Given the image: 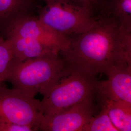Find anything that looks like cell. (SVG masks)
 Segmentation results:
<instances>
[{"label": "cell", "instance_id": "2", "mask_svg": "<svg viewBox=\"0 0 131 131\" xmlns=\"http://www.w3.org/2000/svg\"><path fill=\"white\" fill-rule=\"evenodd\" d=\"M98 80L66 64L42 93L40 101L43 115L60 112L97 95Z\"/></svg>", "mask_w": 131, "mask_h": 131}, {"label": "cell", "instance_id": "11", "mask_svg": "<svg viewBox=\"0 0 131 131\" xmlns=\"http://www.w3.org/2000/svg\"><path fill=\"white\" fill-rule=\"evenodd\" d=\"M114 126L118 131H131V103L99 97Z\"/></svg>", "mask_w": 131, "mask_h": 131}, {"label": "cell", "instance_id": "9", "mask_svg": "<svg viewBox=\"0 0 131 131\" xmlns=\"http://www.w3.org/2000/svg\"><path fill=\"white\" fill-rule=\"evenodd\" d=\"M6 38H8L11 42L14 55L13 60L16 62L60 55L61 50L59 49L45 45L31 38L12 36Z\"/></svg>", "mask_w": 131, "mask_h": 131}, {"label": "cell", "instance_id": "6", "mask_svg": "<svg viewBox=\"0 0 131 131\" xmlns=\"http://www.w3.org/2000/svg\"><path fill=\"white\" fill-rule=\"evenodd\" d=\"M95 97L88 99L54 114L43 115L39 131H83L94 115Z\"/></svg>", "mask_w": 131, "mask_h": 131}, {"label": "cell", "instance_id": "13", "mask_svg": "<svg viewBox=\"0 0 131 131\" xmlns=\"http://www.w3.org/2000/svg\"><path fill=\"white\" fill-rule=\"evenodd\" d=\"M98 114L91 118L82 131H118L114 126L103 104Z\"/></svg>", "mask_w": 131, "mask_h": 131}, {"label": "cell", "instance_id": "5", "mask_svg": "<svg viewBox=\"0 0 131 131\" xmlns=\"http://www.w3.org/2000/svg\"><path fill=\"white\" fill-rule=\"evenodd\" d=\"M42 116L40 101L29 97L14 88L0 86V123L29 125L39 131Z\"/></svg>", "mask_w": 131, "mask_h": 131}, {"label": "cell", "instance_id": "18", "mask_svg": "<svg viewBox=\"0 0 131 131\" xmlns=\"http://www.w3.org/2000/svg\"><path fill=\"white\" fill-rule=\"evenodd\" d=\"M43 1H44L45 3H47V2H49L50 0H43Z\"/></svg>", "mask_w": 131, "mask_h": 131}, {"label": "cell", "instance_id": "17", "mask_svg": "<svg viewBox=\"0 0 131 131\" xmlns=\"http://www.w3.org/2000/svg\"><path fill=\"white\" fill-rule=\"evenodd\" d=\"M5 39V38H4L3 37H2V36H0V43H1V42H2V41Z\"/></svg>", "mask_w": 131, "mask_h": 131}, {"label": "cell", "instance_id": "7", "mask_svg": "<svg viewBox=\"0 0 131 131\" xmlns=\"http://www.w3.org/2000/svg\"><path fill=\"white\" fill-rule=\"evenodd\" d=\"M16 36L37 40L48 46L56 47L61 52L70 45V38L53 31L46 26L38 17L25 16L16 21L5 34V38Z\"/></svg>", "mask_w": 131, "mask_h": 131}, {"label": "cell", "instance_id": "15", "mask_svg": "<svg viewBox=\"0 0 131 131\" xmlns=\"http://www.w3.org/2000/svg\"><path fill=\"white\" fill-rule=\"evenodd\" d=\"M38 130L34 127L21 125L14 123H0V131H36Z\"/></svg>", "mask_w": 131, "mask_h": 131}, {"label": "cell", "instance_id": "16", "mask_svg": "<svg viewBox=\"0 0 131 131\" xmlns=\"http://www.w3.org/2000/svg\"><path fill=\"white\" fill-rule=\"evenodd\" d=\"M77 4L86 6L92 10L96 5H98L100 0H70Z\"/></svg>", "mask_w": 131, "mask_h": 131}, {"label": "cell", "instance_id": "3", "mask_svg": "<svg viewBox=\"0 0 131 131\" xmlns=\"http://www.w3.org/2000/svg\"><path fill=\"white\" fill-rule=\"evenodd\" d=\"M65 65L60 56L38 57L21 62L13 59L4 82H8L14 89L35 98L38 94L42 95Z\"/></svg>", "mask_w": 131, "mask_h": 131}, {"label": "cell", "instance_id": "12", "mask_svg": "<svg viewBox=\"0 0 131 131\" xmlns=\"http://www.w3.org/2000/svg\"><path fill=\"white\" fill-rule=\"evenodd\" d=\"M106 15L116 19L122 29L131 32V0H109Z\"/></svg>", "mask_w": 131, "mask_h": 131}, {"label": "cell", "instance_id": "1", "mask_svg": "<svg viewBox=\"0 0 131 131\" xmlns=\"http://www.w3.org/2000/svg\"><path fill=\"white\" fill-rule=\"evenodd\" d=\"M60 54L66 65L96 77L118 63H131V32L105 14L88 30L70 37L69 47Z\"/></svg>", "mask_w": 131, "mask_h": 131}, {"label": "cell", "instance_id": "10", "mask_svg": "<svg viewBox=\"0 0 131 131\" xmlns=\"http://www.w3.org/2000/svg\"><path fill=\"white\" fill-rule=\"evenodd\" d=\"M34 0H0V36L5 38L10 27L19 19L31 15Z\"/></svg>", "mask_w": 131, "mask_h": 131}, {"label": "cell", "instance_id": "4", "mask_svg": "<svg viewBox=\"0 0 131 131\" xmlns=\"http://www.w3.org/2000/svg\"><path fill=\"white\" fill-rule=\"evenodd\" d=\"M38 18L50 29L70 38L88 30L97 19L92 10L70 0H50L39 8Z\"/></svg>", "mask_w": 131, "mask_h": 131}, {"label": "cell", "instance_id": "14", "mask_svg": "<svg viewBox=\"0 0 131 131\" xmlns=\"http://www.w3.org/2000/svg\"><path fill=\"white\" fill-rule=\"evenodd\" d=\"M14 55L11 43L8 38L0 43V86L4 82Z\"/></svg>", "mask_w": 131, "mask_h": 131}, {"label": "cell", "instance_id": "8", "mask_svg": "<svg viewBox=\"0 0 131 131\" xmlns=\"http://www.w3.org/2000/svg\"><path fill=\"white\" fill-rule=\"evenodd\" d=\"M108 79L98 81L97 95L112 101L131 103V63L123 61L112 66L104 72Z\"/></svg>", "mask_w": 131, "mask_h": 131}]
</instances>
